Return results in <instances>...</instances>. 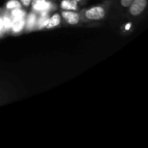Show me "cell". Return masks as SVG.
Returning a JSON list of instances; mask_svg holds the SVG:
<instances>
[{"instance_id": "2", "label": "cell", "mask_w": 148, "mask_h": 148, "mask_svg": "<svg viewBox=\"0 0 148 148\" xmlns=\"http://www.w3.org/2000/svg\"><path fill=\"white\" fill-rule=\"evenodd\" d=\"M147 0H133L130 5L127 7V14L132 17L140 16L147 7Z\"/></svg>"}, {"instance_id": "1", "label": "cell", "mask_w": 148, "mask_h": 148, "mask_svg": "<svg viewBox=\"0 0 148 148\" xmlns=\"http://www.w3.org/2000/svg\"><path fill=\"white\" fill-rule=\"evenodd\" d=\"M112 2L108 0L103 3L93 5L79 10L82 23H98L105 20L109 13Z\"/></svg>"}, {"instance_id": "7", "label": "cell", "mask_w": 148, "mask_h": 148, "mask_svg": "<svg viewBox=\"0 0 148 148\" xmlns=\"http://www.w3.org/2000/svg\"><path fill=\"white\" fill-rule=\"evenodd\" d=\"M132 2L133 0H120V3L122 9H127V7L130 5Z\"/></svg>"}, {"instance_id": "3", "label": "cell", "mask_w": 148, "mask_h": 148, "mask_svg": "<svg viewBox=\"0 0 148 148\" xmlns=\"http://www.w3.org/2000/svg\"><path fill=\"white\" fill-rule=\"evenodd\" d=\"M60 14L62 16V19L68 24L72 26H77L81 25V15L79 11L75 10H60Z\"/></svg>"}, {"instance_id": "6", "label": "cell", "mask_w": 148, "mask_h": 148, "mask_svg": "<svg viewBox=\"0 0 148 148\" xmlns=\"http://www.w3.org/2000/svg\"><path fill=\"white\" fill-rule=\"evenodd\" d=\"M46 1L47 0H31V5L30 6L35 10H40L44 7Z\"/></svg>"}, {"instance_id": "5", "label": "cell", "mask_w": 148, "mask_h": 148, "mask_svg": "<svg viewBox=\"0 0 148 148\" xmlns=\"http://www.w3.org/2000/svg\"><path fill=\"white\" fill-rule=\"evenodd\" d=\"M60 9L62 10L79 11L81 10V6L74 0H62L60 2Z\"/></svg>"}, {"instance_id": "9", "label": "cell", "mask_w": 148, "mask_h": 148, "mask_svg": "<svg viewBox=\"0 0 148 148\" xmlns=\"http://www.w3.org/2000/svg\"><path fill=\"white\" fill-rule=\"evenodd\" d=\"M74 1H75L81 7L83 6V5H85L87 3V2H88V0H74Z\"/></svg>"}, {"instance_id": "4", "label": "cell", "mask_w": 148, "mask_h": 148, "mask_svg": "<svg viewBox=\"0 0 148 148\" xmlns=\"http://www.w3.org/2000/svg\"><path fill=\"white\" fill-rule=\"evenodd\" d=\"M61 22H62V16H61L60 12H56L49 18L47 19V21L45 22V24L43 25L42 28L45 29H54V28L59 26L61 24Z\"/></svg>"}, {"instance_id": "8", "label": "cell", "mask_w": 148, "mask_h": 148, "mask_svg": "<svg viewBox=\"0 0 148 148\" xmlns=\"http://www.w3.org/2000/svg\"><path fill=\"white\" fill-rule=\"evenodd\" d=\"M19 2L24 8H29L31 5V0H19Z\"/></svg>"}]
</instances>
